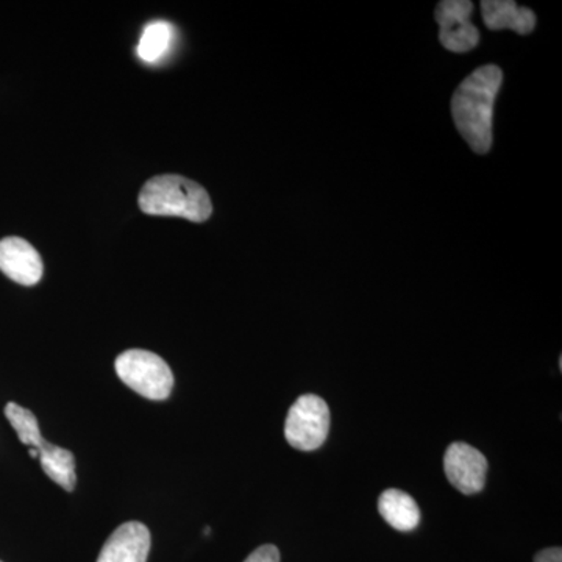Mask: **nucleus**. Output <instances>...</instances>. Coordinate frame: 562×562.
Returning a JSON list of instances; mask_svg holds the SVG:
<instances>
[{"mask_svg":"<svg viewBox=\"0 0 562 562\" xmlns=\"http://www.w3.org/2000/svg\"><path fill=\"white\" fill-rule=\"evenodd\" d=\"M443 471L449 482L465 495L479 494L486 483L487 461L480 450L454 442L443 457Z\"/></svg>","mask_w":562,"mask_h":562,"instance_id":"423d86ee","label":"nucleus"},{"mask_svg":"<svg viewBox=\"0 0 562 562\" xmlns=\"http://www.w3.org/2000/svg\"><path fill=\"white\" fill-rule=\"evenodd\" d=\"M330 431V409L319 395L305 394L288 413L284 436L294 449L313 452L327 441Z\"/></svg>","mask_w":562,"mask_h":562,"instance_id":"20e7f679","label":"nucleus"},{"mask_svg":"<svg viewBox=\"0 0 562 562\" xmlns=\"http://www.w3.org/2000/svg\"><path fill=\"white\" fill-rule=\"evenodd\" d=\"M5 416L24 446L36 449L38 452L43 449L47 441L41 435L38 419H36L35 414L22 408L18 403H9L5 406Z\"/></svg>","mask_w":562,"mask_h":562,"instance_id":"ddd939ff","label":"nucleus"},{"mask_svg":"<svg viewBox=\"0 0 562 562\" xmlns=\"http://www.w3.org/2000/svg\"><path fill=\"white\" fill-rule=\"evenodd\" d=\"M176 40V29L166 21H154L144 27L138 44V57L150 63L161 61L171 50Z\"/></svg>","mask_w":562,"mask_h":562,"instance_id":"f8f14e48","label":"nucleus"},{"mask_svg":"<svg viewBox=\"0 0 562 562\" xmlns=\"http://www.w3.org/2000/svg\"><path fill=\"white\" fill-rule=\"evenodd\" d=\"M122 383L149 401H166L171 395L173 375L168 362L151 351H124L114 362Z\"/></svg>","mask_w":562,"mask_h":562,"instance_id":"7ed1b4c3","label":"nucleus"},{"mask_svg":"<svg viewBox=\"0 0 562 562\" xmlns=\"http://www.w3.org/2000/svg\"><path fill=\"white\" fill-rule=\"evenodd\" d=\"M535 562H562V550L560 547L542 550L536 554Z\"/></svg>","mask_w":562,"mask_h":562,"instance_id":"2eb2a0df","label":"nucleus"},{"mask_svg":"<svg viewBox=\"0 0 562 562\" xmlns=\"http://www.w3.org/2000/svg\"><path fill=\"white\" fill-rule=\"evenodd\" d=\"M0 562H2V561H0Z\"/></svg>","mask_w":562,"mask_h":562,"instance_id":"f3484780","label":"nucleus"},{"mask_svg":"<svg viewBox=\"0 0 562 562\" xmlns=\"http://www.w3.org/2000/svg\"><path fill=\"white\" fill-rule=\"evenodd\" d=\"M379 512L392 528L413 531L420 522L419 506L412 495L398 490H387L380 495Z\"/></svg>","mask_w":562,"mask_h":562,"instance_id":"9d476101","label":"nucleus"},{"mask_svg":"<svg viewBox=\"0 0 562 562\" xmlns=\"http://www.w3.org/2000/svg\"><path fill=\"white\" fill-rule=\"evenodd\" d=\"M483 21L490 31H509L530 35L536 27V14L527 7H519L513 0H484Z\"/></svg>","mask_w":562,"mask_h":562,"instance_id":"1a4fd4ad","label":"nucleus"},{"mask_svg":"<svg viewBox=\"0 0 562 562\" xmlns=\"http://www.w3.org/2000/svg\"><path fill=\"white\" fill-rule=\"evenodd\" d=\"M244 562H280V552L276 546H261Z\"/></svg>","mask_w":562,"mask_h":562,"instance_id":"4468645a","label":"nucleus"},{"mask_svg":"<svg viewBox=\"0 0 562 562\" xmlns=\"http://www.w3.org/2000/svg\"><path fill=\"white\" fill-rule=\"evenodd\" d=\"M31 457H32V458H38V457H40V452H38V450H36V449H31Z\"/></svg>","mask_w":562,"mask_h":562,"instance_id":"dca6fc26","label":"nucleus"},{"mask_svg":"<svg viewBox=\"0 0 562 562\" xmlns=\"http://www.w3.org/2000/svg\"><path fill=\"white\" fill-rule=\"evenodd\" d=\"M502 83V69L486 65L473 70L454 91L453 122L475 154L484 155L491 150L494 103Z\"/></svg>","mask_w":562,"mask_h":562,"instance_id":"f257e3e1","label":"nucleus"},{"mask_svg":"<svg viewBox=\"0 0 562 562\" xmlns=\"http://www.w3.org/2000/svg\"><path fill=\"white\" fill-rule=\"evenodd\" d=\"M149 552V528L140 522H127L110 536L98 562H147Z\"/></svg>","mask_w":562,"mask_h":562,"instance_id":"6e6552de","label":"nucleus"},{"mask_svg":"<svg viewBox=\"0 0 562 562\" xmlns=\"http://www.w3.org/2000/svg\"><path fill=\"white\" fill-rule=\"evenodd\" d=\"M473 3L469 0H442L436 7L439 41L447 50L465 54L480 43V32L472 24Z\"/></svg>","mask_w":562,"mask_h":562,"instance_id":"39448f33","label":"nucleus"},{"mask_svg":"<svg viewBox=\"0 0 562 562\" xmlns=\"http://www.w3.org/2000/svg\"><path fill=\"white\" fill-rule=\"evenodd\" d=\"M0 271L16 283L33 286L43 279L44 266L31 243L10 236L0 241Z\"/></svg>","mask_w":562,"mask_h":562,"instance_id":"0eeeda50","label":"nucleus"},{"mask_svg":"<svg viewBox=\"0 0 562 562\" xmlns=\"http://www.w3.org/2000/svg\"><path fill=\"white\" fill-rule=\"evenodd\" d=\"M38 460L46 475L65 491H74L77 483L76 458L69 450L46 442L40 450Z\"/></svg>","mask_w":562,"mask_h":562,"instance_id":"9b49d317","label":"nucleus"},{"mask_svg":"<svg viewBox=\"0 0 562 562\" xmlns=\"http://www.w3.org/2000/svg\"><path fill=\"white\" fill-rule=\"evenodd\" d=\"M138 202L140 211L150 216L205 222L213 214V203L205 188L181 176L154 177L144 184Z\"/></svg>","mask_w":562,"mask_h":562,"instance_id":"f03ea898","label":"nucleus"}]
</instances>
